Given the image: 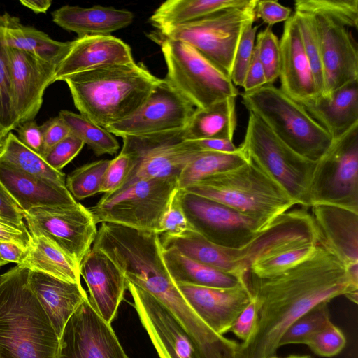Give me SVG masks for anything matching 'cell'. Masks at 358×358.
Here are the masks:
<instances>
[{
  "label": "cell",
  "mask_w": 358,
  "mask_h": 358,
  "mask_svg": "<svg viewBox=\"0 0 358 358\" xmlns=\"http://www.w3.org/2000/svg\"><path fill=\"white\" fill-rule=\"evenodd\" d=\"M247 283L257 303L258 321L250 338L239 343L238 358L275 355L282 335L298 318L358 289L350 283L345 264L320 242L310 255L281 273L259 277L248 272Z\"/></svg>",
  "instance_id": "1"
},
{
  "label": "cell",
  "mask_w": 358,
  "mask_h": 358,
  "mask_svg": "<svg viewBox=\"0 0 358 358\" xmlns=\"http://www.w3.org/2000/svg\"><path fill=\"white\" fill-rule=\"evenodd\" d=\"M160 80L135 62L105 66L63 79L80 115L103 127L136 113Z\"/></svg>",
  "instance_id": "2"
},
{
  "label": "cell",
  "mask_w": 358,
  "mask_h": 358,
  "mask_svg": "<svg viewBox=\"0 0 358 358\" xmlns=\"http://www.w3.org/2000/svg\"><path fill=\"white\" fill-rule=\"evenodd\" d=\"M17 265L0 275V358H57L59 337Z\"/></svg>",
  "instance_id": "3"
},
{
  "label": "cell",
  "mask_w": 358,
  "mask_h": 358,
  "mask_svg": "<svg viewBox=\"0 0 358 358\" xmlns=\"http://www.w3.org/2000/svg\"><path fill=\"white\" fill-rule=\"evenodd\" d=\"M181 189L229 206L257 221L262 229L297 205L282 186L249 159Z\"/></svg>",
  "instance_id": "4"
},
{
  "label": "cell",
  "mask_w": 358,
  "mask_h": 358,
  "mask_svg": "<svg viewBox=\"0 0 358 358\" xmlns=\"http://www.w3.org/2000/svg\"><path fill=\"white\" fill-rule=\"evenodd\" d=\"M241 95L249 113L303 157L317 162L331 145L333 138L330 134L301 103L273 84Z\"/></svg>",
  "instance_id": "5"
},
{
  "label": "cell",
  "mask_w": 358,
  "mask_h": 358,
  "mask_svg": "<svg viewBox=\"0 0 358 358\" xmlns=\"http://www.w3.org/2000/svg\"><path fill=\"white\" fill-rule=\"evenodd\" d=\"M148 36L160 45L166 79L196 108H203L239 92L228 76L191 45L182 41Z\"/></svg>",
  "instance_id": "6"
},
{
  "label": "cell",
  "mask_w": 358,
  "mask_h": 358,
  "mask_svg": "<svg viewBox=\"0 0 358 358\" xmlns=\"http://www.w3.org/2000/svg\"><path fill=\"white\" fill-rule=\"evenodd\" d=\"M239 148L248 159L282 186L296 204L310 207L309 186L316 162L294 152L251 113Z\"/></svg>",
  "instance_id": "7"
},
{
  "label": "cell",
  "mask_w": 358,
  "mask_h": 358,
  "mask_svg": "<svg viewBox=\"0 0 358 358\" xmlns=\"http://www.w3.org/2000/svg\"><path fill=\"white\" fill-rule=\"evenodd\" d=\"M257 0L218 10L187 24L151 33L185 42L229 77L236 47L244 29L256 19Z\"/></svg>",
  "instance_id": "8"
},
{
  "label": "cell",
  "mask_w": 358,
  "mask_h": 358,
  "mask_svg": "<svg viewBox=\"0 0 358 358\" xmlns=\"http://www.w3.org/2000/svg\"><path fill=\"white\" fill-rule=\"evenodd\" d=\"M178 176L139 180L124 190L103 195L87 208L96 222H108L129 228L155 231L178 187Z\"/></svg>",
  "instance_id": "9"
},
{
  "label": "cell",
  "mask_w": 358,
  "mask_h": 358,
  "mask_svg": "<svg viewBox=\"0 0 358 358\" xmlns=\"http://www.w3.org/2000/svg\"><path fill=\"white\" fill-rule=\"evenodd\" d=\"M309 200L310 207L329 204L358 212V124L333 139L316 162Z\"/></svg>",
  "instance_id": "10"
},
{
  "label": "cell",
  "mask_w": 358,
  "mask_h": 358,
  "mask_svg": "<svg viewBox=\"0 0 358 358\" xmlns=\"http://www.w3.org/2000/svg\"><path fill=\"white\" fill-rule=\"evenodd\" d=\"M122 139L121 150L130 156L131 166L123 185L114 193L120 192L139 180L178 177L185 166L201 151L192 141L183 138V129L125 136Z\"/></svg>",
  "instance_id": "11"
},
{
  "label": "cell",
  "mask_w": 358,
  "mask_h": 358,
  "mask_svg": "<svg viewBox=\"0 0 358 358\" xmlns=\"http://www.w3.org/2000/svg\"><path fill=\"white\" fill-rule=\"evenodd\" d=\"M23 215L31 235L48 238L78 267L98 231L91 213L78 202L34 208L23 211Z\"/></svg>",
  "instance_id": "12"
},
{
  "label": "cell",
  "mask_w": 358,
  "mask_h": 358,
  "mask_svg": "<svg viewBox=\"0 0 358 358\" xmlns=\"http://www.w3.org/2000/svg\"><path fill=\"white\" fill-rule=\"evenodd\" d=\"M180 191L182 204L192 229L216 245L241 249L263 230L257 221L229 206Z\"/></svg>",
  "instance_id": "13"
},
{
  "label": "cell",
  "mask_w": 358,
  "mask_h": 358,
  "mask_svg": "<svg viewBox=\"0 0 358 358\" xmlns=\"http://www.w3.org/2000/svg\"><path fill=\"white\" fill-rule=\"evenodd\" d=\"M195 108L164 78L136 113L104 128L122 138L182 130Z\"/></svg>",
  "instance_id": "14"
},
{
  "label": "cell",
  "mask_w": 358,
  "mask_h": 358,
  "mask_svg": "<svg viewBox=\"0 0 358 358\" xmlns=\"http://www.w3.org/2000/svg\"><path fill=\"white\" fill-rule=\"evenodd\" d=\"M57 358H129L110 324L94 310L89 298L77 308L59 339Z\"/></svg>",
  "instance_id": "15"
},
{
  "label": "cell",
  "mask_w": 358,
  "mask_h": 358,
  "mask_svg": "<svg viewBox=\"0 0 358 358\" xmlns=\"http://www.w3.org/2000/svg\"><path fill=\"white\" fill-rule=\"evenodd\" d=\"M127 289L160 358H200L185 329L161 301L129 281Z\"/></svg>",
  "instance_id": "16"
},
{
  "label": "cell",
  "mask_w": 358,
  "mask_h": 358,
  "mask_svg": "<svg viewBox=\"0 0 358 358\" xmlns=\"http://www.w3.org/2000/svg\"><path fill=\"white\" fill-rule=\"evenodd\" d=\"M313 15L319 37L324 74L321 98H329L336 90L358 80L357 44L349 28L320 13Z\"/></svg>",
  "instance_id": "17"
},
{
  "label": "cell",
  "mask_w": 358,
  "mask_h": 358,
  "mask_svg": "<svg viewBox=\"0 0 358 358\" xmlns=\"http://www.w3.org/2000/svg\"><path fill=\"white\" fill-rule=\"evenodd\" d=\"M7 49L13 108L19 125L34 120L41 108L46 88L55 83L57 65L22 50Z\"/></svg>",
  "instance_id": "18"
},
{
  "label": "cell",
  "mask_w": 358,
  "mask_h": 358,
  "mask_svg": "<svg viewBox=\"0 0 358 358\" xmlns=\"http://www.w3.org/2000/svg\"><path fill=\"white\" fill-rule=\"evenodd\" d=\"M196 315L216 334L224 336L252 299L248 283L232 288L177 284Z\"/></svg>",
  "instance_id": "19"
},
{
  "label": "cell",
  "mask_w": 358,
  "mask_h": 358,
  "mask_svg": "<svg viewBox=\"0 0 358 358\" xmlns=\"http://www.w3.org/2000/svg\"><path fill=\"white\" fill-rule=\"evenodd\" d=\"M79 271L87 286L90 304L110 324L127 289L125 276L106 255L94 247L82 260Z\"/></svg>",
  "instance_id": "20"
},
{
  "label": "cell",
  "mask_w": 358,
  "mask_h": 358,
  "mask_svg": "<svg viewBox=\"0 0 358 358\" xmlns=\"http://www.w3.org/2000/svg\"><path fill=\"white\" fill-rule=\"evenodd\" d=\"M280 48V89L301 105L315 102L320 94L293 15L285 22Z\"/></svg>",
  "instance_id": "21"
},
{
  "label": "cell",
  "mask_w": 358,
  "mask_h": 358,
  "mask_svg": "<svg viewBox=\"0 0 358 358\" xmlns=\"http://www.w3.org/2000/svg\"><path fill=\"white\" fill-rule=\"evenodd\" d=\"M130 47L112 35L86 36L72 41V45L56 68L54 82L69 76L102 66L134 62Z\"/></svg>",
  "instance_id": "22"
},
{
  "label": "cell",
  "mask_w": 358,
  "mask_h": 358,
  "mask_svg": "<svg viewBox=\"0 0 358 358\" xmlns=\"http://www.w3.org/2000/svg\"><path fill=\"white\" fill-rule=\"evenodd\" d=\"M310 208L320 242L345 266L358 262V212L329 204Z\"/></svg>",
  "instance_id": "23"
},
{
  "label": "cell",
  "mask_w": 358,
  "mask_h": 358,
  "mask_svg": "<svg viewBox=\"0 0 358 358\" xmlns=\"http://www.w3.org/2000/svg\"><path fill=\"white\" fill-rule=\"evenodd\" d=\"M29 287L46 313L59 338L77 308L88 298L81 283L67 282L29 271Z\"/></svg>",
  "instance_id": "24"
},
{
  "label": "cell",
  "mask_w": 358,
  "mask_h": 358,
  "mask_svg": "<svg viewBox=\"0 0 358 358\" xmlns=\"http://www.w3.org/2000/svg\"><path fill=\"white\" fill-rule=\"evenodd\" d=\"M52 16L56 24L78 37L110 35L130 25L134 19L129 10L99 5L91 8L66 5L54 10Z\"/></svg>",
  "instance_id": "25"
},
{
  "label": "cell",
  "mask_w": 358,
  "mask_h": 358,
  "mask_svg": "<svg viewBox=\"0 0 358 358\" xmlns=\"http://www.w3.org/2000/svg\"><path fill=\"white\" fill-rule=\"evenodd\" d=\"M0 182L22 211L77 203L66 185L25 175L0 165Z\"/></svg>",
  "instance_id": "26"
},
{
  "label": "cell",
  "mask_w": 358,
  "mask_h": 358,
  "mask_svg": "<svg viewBox=\"0 0 358 358\" xmlns=\"http://www.w3.org/2000/svg\"><path fill=\"white\" fill-rule=\"evenodd\" d=\"M333 139L358 124V80L334 91L329 98H318L302 105Z\"/></svg>",
  "instance_id": "27"
},
{
  "label": "cell",
  "mask_w": 358,
  "mask_h": 358,
  "mask_svg": "<svg viewBox=\"0 0 358 358\" xmlns=\"http://www.w3.org/2000/svg\"><path fill=\"white\" fill-rule=\"evenodd\" d=\"M0 31L6 47L32 54L56 65L72 45V41H55L36 28L24 25L18 17L7 13L0 15Z\"/></svg>",
  "instance_id": "28"
},
{
  "label": "cell",
  "mask_w": 358,
  "mask_h": 358,
  "mask_svg": "<svg viewBox=\"0 0 358 358\" xmlns=\"http://www.w3.org/2000/svg\"><path fill=\"white\" fill-rule=\"evenodd\" d=\"M162 255L168 271L176 285L232 288L247 283L235 275L224 272L194 260L172 248H163Z\"/></svg>",
  "instance_id": "29"
},
{
  "label": "cell",
  "mask_w": 358,
  "mask_h": 358,
  "mask_svg": "<svg viewBox=\"0 0 358 358\" xmlns=\"http://www.w3.org/2000/svg\"><path fill=\"white\" fill-rule=\"evenodd\" d=\"M236 99V97H229L206 108H195L183 129V138L232 141L237 124Z\"/></svg>",
  "instance_id": "30"
},
{
  "label": "cell",
  "mask_w": 358,
  "mask_h": 358,
  "mask_svg": "<svg viewBox=\"0 0 358 358\" xmlns=\"http://www.w3.org/2000/svg\"><path fill=\"white\" fill-rule=\"evenodd\" d=\"M250 0H168L150 16L157 30L195 21L218 10L247 5Z\"/></svg>",
  "instance_id": "31"
},
{
  "label": "cell",
  "mask_w": 358,
  "mask_h": 358,
  "mask_svg": "<svg viewBox=\"0 0 358 358\" xmlns=\"http://www.w3.org/2000/svg\"><path fill=\"white\" fill-rule=\"evenodd\" d=\"M17 265L67 282L81 283L79 267L44 236L31 235L26 256Z\"/></svg>",
  "instance_id": "32"
},
{
  "label": "cell",
  "mask_w": 358,
  "mask_h": 358,
  "mask_svg": "<svg viewBox=\"0 0 358 358\" xmlns=\"http://www.w3.org/2000/svg\"><path fill=\"white\" fill-rule=\"evenodd\" d=\"M0 165L25 175L66 185L64 173L52 169L39 154L24 145L11 131L0 152Z\"/></svg>",
  "instance_id": "33"
},
{
  "label": "cell",
  "mask_w": 358,
  "mask_h": 358,
  "mask_svg": "<svg viewBox=\"0 0 358 358\" xmlns=\"http://www.w3.org/2000/svg\"><path fill=\"white\" fill-rule=\"evenodd\" d=\"M247 161L239 147L234 152L201 150L179 174L178 187L183 189L208 176L239 166Z\"/></svg>",
  "instance_id": "34"
},
{
  "label": "cell",
  "mask_w": 358,
  "mask_h": 358,
  "mask_svg": "<svg viewBox=\"0 0 358 358\" xmlns=\"http://www.w3.org/2000/svg\"><path fill=\"white\" fill-rule=\"evenodd\" d=\"M59 116L69 127L71 134L87 144L94 152L100 156L104 154H116L120 145L114 135L106 129L92 122L80 114L62 110Z\"/></svg>",
  "instance_id": "35"
},
{
  "label": "cell",
  "mask_w": 358,
  "mask_h": 358,
  "mask_svg": "<svg viewBox=\"0 0 358 358\" xmlns=\"http://www.w3.org/2000/svg\"><path fill=\"white\" fill-rule=\"evenodd\" d=\"M328 303L322 302L298 318L280 338L278 348L288 344H307L320 331L331 324Z\"/></svg>",
  "instance_id": "36"
},
{
  "label": "cell",
  "mask_w": 358,
  "mask_h": 358,
  "mask_svg": "<svg viewBox=\"0 0 358 358\" xmlns=\"http://www.w3.org/2000/svg\"><path fill=\"white\" fill-rule=\"evenodd\" d=\"M110 159L84 164L73 171L66 179V187L75 199L83 200L101 192V184Z\"/></svg>",
  "instance_id": "37"
},
{
  "label": "cell",
  "mask_w": 358,
  "mask_h": 358,
  "mask_svg": "<svg viewBox=\"0 0 358 358\" xmlns=\"http://www.w3.org/2000/svg\"><path fill=\"white\" fill-rule=\"evenodd\" d=\"M293 15L298 24L304 51L311 66L320 97L324 89V74L315 20L313 15L309 13L295 10Z\"/></svg>",
  "instance_id": "38"
},
{
  "label": "cell",
  "mask_w": 358,
  "mask_h": 358,
  "mask_svg": "<svg viewBox=\"0 0 358 358\" xmlns=\"http://www.w3.org/2000/svg\"><path fill=\"white\" fill-rule=\"evenodd\" d=\"M318 243H305L289 247L260 258L250 265L249 272L259 277L281 273L310 255Z\"/></svg>",
  "instance_id": "39"
},
{
  "label": "cell",
  "mask_w": 358,
  "mask_h": 358,
  "mask_svg": "<svg viewBox=\"0 0 358 358\" xmlns=\"http://www.w3.org/2000/svg\"><path fill=\"white\" fill-rule=\"evenodd\" d=\"M294 8L327 15L348 28L358 27V0H296Z\"/></svg>",
  "instance_id": "40"
},
{
  "label": "cell",
  "mask_w": 358,
  "mask_h": 358,
  "mask_svg": "<svg viewBox=\"0 0 358 358\" xmlns=\"http://www.w3.org/2000/svg\"><path fill=\"white\" fill-rule=\"evenodd\" d=\"M0 124L6 131L15 130L18 122L12 94L11 75L8 49L0 31Z\"/></svg>",
  "instance_id": "41"
},
{
  "label": "cell",
  "mask_w": 358,
  "mask_h": 358,
  "mask_svg": "<svg viewBox=\"0 0 358 358\" xmlns=\"http://www.w3.org/2000/svg\"><path fill=\"white\" fill-rule=\"evenodd\" d=\"M255 47L265 72L266 85H272L280 75V41L271 26L257 35Z\"/></svg>",
  "instance_id": "42"
},
{
  "label": "cell",
  "mask_w": 358,
  "mask_h": 358,
  "mask_svg": "<svg viewBox=\"0 0 358 358\" xmlns=\"http://www.w3.org/2000/svg\"><path fill=\"white\" fill-rule=\"evenodd\" d=\"M259 26L248 24L243 30L236 47L229 78L237 87H243L245 77L252 58L257 31Z\"/></svg>",
  "instance_id": "43"
},
{
  "label": "cell",
  "mask_w": 358,
  "mask_h": 358,
  "mask_svg": "<svg viewBox=\"0 0 358 358\" xmlns=\"http://www.w3.org/2000/svg\"><path fill=\"white\" fill-rule=\"evenodd\" d=\"M189 230L194 231L186 217L182 204L180 189L177 188L171 195L168 208L162 220L158 234L178 236Z\"/></svg>",
  "instance_id": "44"
},
{
  "label": "cell",
  "mask_w": 358,
  "mask_h": 358,
  "mask_svg": "<svg viewBox=\"0 0 358 358\" xmlns=\"http://www.w3.org/2000/svg\"><path fill=\"white\" fill-rule=\"evenodd\" d=\"M346 338L343 331L333 323L317 332L306 344L316 355L331 357L344 348Z\"/></svg>",
  "instance_id": "45"
},
{
  "label": "cell",
  "mask_w": 358,
  "mask_h": 358,
  "mask_svg": "<svg viewBox=\"0 0 358 358\" xmlns=\"http://www.w3.org/2000/svg\"><path fill=\"white\" fill-rule=\"evenodd\" d=\"M84 145L80 139L70 134L48 150L42 157L52 169L61 171L78 155Z\"/></svg>",
  "instance_id": "46"
},
{
  "label": "cell",
  "mask_w": 358,
  "mask_h": 358,
  "mask_svg": "<svg viewBox=\"0 0 358 358\" xmlns=\"http://www.w3.org/2000/svg\"><path fill=\"white\" fill-rule=\"evenodd\" d=\"M131 166L130 156L123 150L110 162L105 172L101 192L105 195L117 192L125 182Z\"/></svg>",
  "instance_id": "47"
},
{
  "label": "cell",
  "mask_w": 358,
  "mask_h": 358,
  "mask_svg": "<svg viewBox=\"0 0 358 358\" xmlns=\"http://www.w3.org/2000/svg\"><path fill=\"white\" fill-rule=\"evenodd\" d=\"M258 321V306L252 297L250 302L238 315L230 331H232L243 342L248 341L255 332Z\"/></svg>",
  "instance_id": "48"
},
{
  "label": "cell",
  "mask_w": 358,
  "mask_h": 358,
  "mask_svg": "<svg viewBox=\"0 0 358 358\" xmlns=\"http://www.w3.org/2000/svg\"><path fill=\"white\" fill-rule=\"evenodd\" d=\"M291 9L278 1L257 0L256 6V17L261 18L268 26L286 22L291 14Z\"/></svg>",
  "instance_id": "49"
},
{
  "label": "cell",
  "mask_w": 358,
  "mask_h": 358,
  "mask_svg": "<svg viewBox=\"0 0 358 358\" xmlns=\"http://www.w3.org/2000/svg\"><path fill=\"white\" fill-rule=\"evenodd\" d=\"M31 240V235L25 223L16 224L0 217V241L15 243L27 250Z\"/></svg>",
  "instance_id": "50"
},
{
  "label": "cell",
  "mask_w": 358,
  "mask_h": 358,
  "mask_svg": "<svg viewBox=\"0 0 358 358\" xmlns=\"http://www.w3.org/2000/svg\"><path fill=\"white\" fill-rule=\"evenodd\" d=\"M19 140L29 149L41 156L43 150V136L41 125L29 120L20 124L15 129Z\"/></svg>",
  "instance_id": "51"
},
{
  "label": "cell",
  "mask_w": 358,
  "mask_h": 358,
  "mask_svg": "<svg viewBox=\"0 0 358 358\" xmlns=\"http://www.w3.org/2000/svg\"><path fill=\"white\" fill-rule=\"evenodd\" d=\"M41 127L43 136V150L41 157L48 150L71 134L69 127L59 115L49 119Z\"/></svg>",
  "instance_id": "52"
},
{
  "label": "cell",
  "mask_w": 358,
  "mask_h": 358,
  "mask_svg": "<svg viewBox=\"0 0 358 358\" xmlns=\"http://www.w3.org/2000/svg\"><path fill=\"white\" fill-rule=\"evenodd\" d=\"M265 85H266L265 72L255 45L252 58L248 69L243 87L245 92H248L257 90Z\"/></svg>",
  "instance_id": "53"
},
{
  "label": "cell",
  "mask_w": 358,
  "mask_h": 358,
  "mask_svg": "<svg viewBox=\"0 0 358 358\" xmlns=\"http://www.w3.org/2000/svg\"><path fill=\"white\" fill-rule=\"evenodd\" d=\"M0 217L16 224H24L22 210L0 182Z\"/></svg>",
  "instance_id": "54"
},
{
  "label": "cell",
  "mask_w": 358,
  "mask_h": 358,
  "mask_svg": "<svg viewBox=\"0 0 358 358\" xmlns=\"http://www.w3.org/2000/svg\"><path fill=\"white\" fill-rule=\"evenodd\" d=\"M200 150L234 152L238 150L231 140L222 138H208L191 141Z\"/></svg>",
  "instance_id": "55"
},
{
  "label": "cell",
  "mask_w": 358,
  "mask_h": 358,
  "mask_svg": "<svg viewBox=\"0 0 358 358\" xmlns=\"http://www.w3.org/2000/svg\"><path fill=\"white\" fill-rule=\"evenodd\" d=\"M27 251L15 243L0 241V258L7 264H20L25 257Z\"/></svg>",
  "instance_id": "56"
},
{
  "label": "cell",
  "mask_w": 358,
  "mask_h": 358,
  "mask_svg": "<svg viewBox=\"0 0 358 358\" xmlns=\"http://www.w3.org/2000/svg\"><path fill=\"white\" fill-rule=\"evenodd\" d=\"M20 3L35 13H45L50 8L52 1L50 0H21Z\"/></svg>",
  "instance_id": "57"
},
{
  "label": "cell",
  "mask_w": 358,
  "mask_h": 358,
  "mask_svg": "<svg viewBox=\"0 0 358 358\" xmlns=\"http://www.w3.org/2000/svg\"><path fill=\"white\" fill-rule=\"evenodd\" d=\"M8 133L9 132L0 124V152L4 146Z\"/></svg>",
  "instance_id": "58"
},
{
  "label": "cell",
  "mask_w": 358,
  "mask_h": 358,
  "mask_svg": "<svg viewBox=\"0 0 358 358\" xmlns=\"http://www.w3.org/2000/svg\"><path fill=\"white\" fill-rule=\"evenodd\" d=\"M285 358H311L310 355H289Z\"/></svg>",
  "instance_id": "59"
},
{
  "label": "cell",
  "mask_w": 358,
  "mask_h": 358,
  "mask_svg": "<svg viewBox=\"0 0 358 358\" xmlns=\"http://www.w3.org/2000/svg\"><path fill=\"white\" fill-rule=\"evenodd\" d=\"M7 263L5 262L4 261H3L1 258H0V267L3 266V265L6 264Z\"/></svg>",
  "instance_id": "60"
},
{
  "label": "cell",
  "mask_w": 358,
  "mask_h": 358,
  "mask_svg": "<svg viewBox=\"0 0 358 358\" xmlns=\"http://www.w3.org/2000/svg\"><path fill=\"white\" fill-rule=\"evenodd\" d=\"M268 358H280V357H278L275 355H273V356H271V357H269Z\"/></svg>",
  "instance_id": "61"
}]
</instances>
